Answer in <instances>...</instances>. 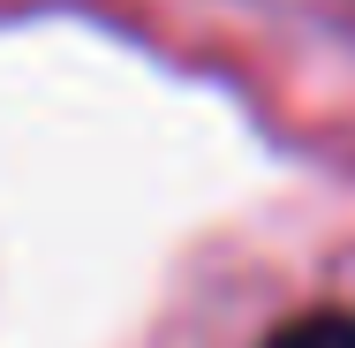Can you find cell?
Here are the masks:
<instances>
[{"label":"cell","instance_id":"6da1fadb","mask_svg":"<svg viewBox=\"0 0 355 348\" xmlns=\"http://www.w3.org/2000/svg\"><path fill=\"white\" fill-rule=\"evenodd\" d=\"M265 348H355V318L348 310H310V318H287Z\"/></svg>","mask_w":355,"mask_h":348}]
</instances>
